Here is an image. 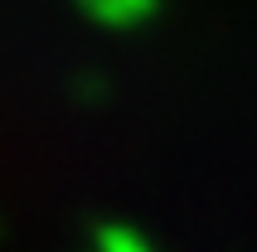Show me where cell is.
Masks as SVG:
<instances>
[{"instance_id": "obj_1", "label": "cell", "mask_w": 257, "mask_h": 252, "mask_svg": "<svg viewBox=\"0 0 257 252\" xmlns=\"http://www.w3.org/2000/svg\"><path fill=\"white\" fill-rule=\"evenodd\" d=\"M78 10L107 29H131V25H146L160 10V0H78Z\"/></svg>"}, {"instance_id": "obj_2", "label": "cell", "mask_w": 257, "mask_h": 252, "mask_svg": "<svg viewBox=\"0 0 257 252\" xmlns=\"http://www.w3.org/2000/svg\"><path fill=\"white\" fill-rule=\"evenodd\" d=\"M97 252H151L136 233H126V228H102L97 233Z\"/></svg>"}]
</instances>
